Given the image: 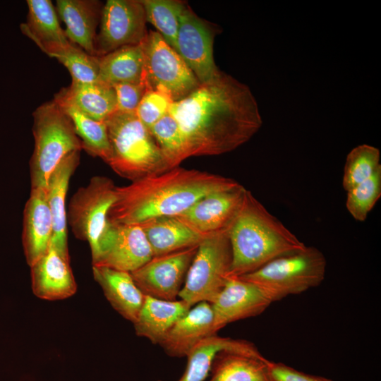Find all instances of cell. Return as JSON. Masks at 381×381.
<instances>
[{
	"mask_svg": "<svg viewBox=\"0 0 381 381\" xmlns=\"http://www.w3.org/2000/svg\"><path fill=\"white\" fill-rule=\"evenodd\" d=\"M272 303L271 299L254 284L238 277H229L211 304L214 330L217 332L229 323L259 315Z\"/></svg>",
	"mask_w": 381,
	"mask_h": 381,
	"instance_id": "obj_15",
	"label": "cell"
},
{
	"mask_svg": "<svg viewBox=\"0 0 381 381\" xmlns=\"http://www.w3.org/2000/svg\"><path fill=\"white\" fill-rule=\"evenodd\" d=\"M171 102L167 96L161 92L147 90L135 113L140 122L149 130L168 113Z\"/></svg>",
	"mask_w": 381,
	"mask_h": 381,
	"instance_id": "obj_35",
	"label": "cell"
},
{
	"mask_svg": "<svg viewBox=\"0 0 381 381\" xmlns=\"http://www.w3.org/2000/svg\"><path fill=\"white\" fill-rule=\"evenodd\" d=\"M270 362L262 355L223 350L212 361L208 381H271Z\"/></svg>",
	"mask_w": 381,
	"mask_h": 381,
	"instance_id": "obj_25",
	"label": "cell"
},
{
	"mask_svg": "<svg viewBox=\"0 0 381 381\" xmlns=\"http://www.w3.org/2000/svg\"><path fill=\"white\" fill-rule=\"evenodd\" d=\"M116 97V111L135 112L147 91L143 82L119 83L112 86Z\"/></svg>",
	"mask_w": 381,
	"mask_h": 381,
	"instance_id": "obj_36",
	"label": "cell"
},
{
	"mask_svg": "<svg viewBox=\"0 0 381 381\" xmlns=\"http://www.w3.org/2000/svg\"><path fill=\"white\" fill-rule=\"evenodd\" d=\"M104 122L110 148L107 164L118 175L134 181L170 169L135 112L116 111Z\"/></svg>",
	"mask_w": 381,
	"mask_h": 381,
	"instance_id": "obj_4",
	"label": "cell"
},
{
	"mask_svg": "<svg viewBox=\"0 0 381 381\" xmlns=\"http://www.w3.org/2000/svg\"><path fill=\"white\" fill-rule=\"evenodd\" d=\"M169 169L188 157L183 135L176 119L167 113L149 129Z\"/></svg>",
	"mask_w": 381,
	"mask_h": 381,
	"instance_id": "obj_30",
	"label": "cell"
},
{
	"mask_svg": "<svg viewBox=\"0 0 381 381\" xmlns=\"http://www.w3.org/2000/svg\"><path fill=\"white\" fill-rule=\"evenodd\" d=\"M378 148L363 144L353 148L347 155L342 179L346 191L369 179L381 167Z\"/></svg>",
	"mask_w": 381,
	"mask_h": 381,
	"instance_id": "obj_32",
	"label": "cell"
},
{
	"mask_svg": "<svg viewBox=\"0 0 381 381\" xmlns=\"http://www.w3.org/2000/svg\"><path fill=\"white\" fill-rule=\"evenodd\" d=\"M198 246L152 257L130 272L135 284L145 296L176 300Z\"/></svg>",
	"mask_w": 381,
	"mask_h": 381,
	"instance_id": "obj_11",
	"label": "cell"
},
{
	"mask_svg": "<svg viewBox=\"0 0 381 381\" xmlns=\"http://www.w3.org/2000/svg\"><path fill=\"white\" fill-rule=\"evenodd\" d=\"M223 350L262 355L255 345L249 341L214 334L204 339L190 350L186 356V368L177 381H204L210 373L214 356Z\"/></svg>",
	"mask_w": 381,
	"mask_h": 381,
	"instance_id": "obj_27",
	"label": "cell"
},
{
	"mask_svg": "<svg viewBox=\"0 0 381 381\" xmlns=\"http://www.w3.org/2000/svg\"><path fill=\"white\" fill-rule=\"evenodd\" d=\"M190 308L181 299L167 301L145 296L133 322L135 333L154 344H159L174 324Z\"/></svg>",
	"mask_w": 381,
	"mask_h": 381,
	"instance_id": "obj_24",
	"label": "cell"
},
{
	"mask_svg": "<svg viewBox=\"0 0 381 381\" xmlns=\"http://www.w3.org/2000/svg\"><path fill=\"white\" fill-rule=\"evenodd\" d=\"M143 65L142 42L120 47L99 56L98 81L110 86L143 82Z\"/></svg>",
	"mask_w": 381,
	"mask_h": 381,
	"instance_id": "obj_28",
	"label": "cell"
},
{
	"mask_svg": "<svg viewBox=\"0 0 381 381\" xmlns=\"http://www.w3.org/2000/svg\"><path fill=\"white\" fill-rule=\"evenodd\" d=\"M236 183L219 174L176 167L116 186L108 220L113 224H139L155 217L176 216L207 194Z\"/></svg>",
	"mask_w": 381,
	"mask_h": 381,
	"instance_id": "obj_2",
	"label": "cell"
},
{
	"mask_svg": "<svg viewBox=\"0 0 381 381\" xmlns=\"http://www.w3.org/2000/svg\"><path fill=\"white\" fill-rule=\"evenodd\" d=\"M30 268L32 289L37 297L53 301L75 293L77 286L70 260L64 257L51 241L47 252Z\"/></svg>",
	"mask_w": 381,
	"mask_h": 381,
	"instance_id": "obj_16",
	"label": "cell"
},
{
	"mask_svg": "<svg viewBox=\"0 0 381 381\" xmlns=\"http://www.w3.org/2000/svg\"><path fill=\"white\" fill-rule=\"evenodd\" d=\"M80 151L67 155L49 178L47 198L52 219L51 243L65 258H69L67 243V214L66 198L71 175L79 164Z\"/></svg>",
	"mask_w": 381,
	"mask_h": 381,
	"instance_id": "obj_19",
	"label": "cell"
},
{
	"mask_svg": "<svg viewBox=\"0 0 381 381\" xmlns=\"http://www.w3.org/2000/svg\"><path fill=\"white\" fill-rule=\"evenodd\" d=\"M92 273L114 310L133 323L145 296L135 284L131 273L95 265H92Z\"/></svg>",
	"mask_w": 381,
	"mask_h": 381,
	"instance_id": "obj_21",
	"label": "cell"
},
{
	"mask_svg": "<svg viewBox=\"0 0 381 381\" xmlns=\"http://www.w3.org/2000/svg\"><path fill=\"white\" fill-rule=\"evenodd\" d=\"M56 95L97 121H105L116 111L114 87L99 81L80 83L72 80L69 86L62 88Z\"/></svg>",
	"mask_w": 381,
	"mask_h": 381,
	"instance_id": "obj_26",
	"label": "cell"
},
{
	"mask_svg": "<svg viewBox=\"0 0 381 381\" xmlns=\"http://www.w3.org/2000/svg\"><path fill=\"white\" fill-rule=\"evenodd\" d=\"M116 186L111 179L96 176L78 188L68 205L67 223L75 237L88 242L92 262L111 229L108 212L116 199Z\"/></svg>",
	"mask_w": 381,
	"mask_h": 381,
	"instance_id": "obj_8",
	"label": "cell"
},
{
	"mask_svg": "<svg viewBox=\"0 0 381 381\" xmlns=\"http://www.w3.org/2000/svg\"><path fill=\"white\" fill-rule=\"evenodd\" d=\"M217 334L211 303H197L181 317L160 342L165 353L171 357L186 356L200 341Z\"/></svg>",
	"mask_w": 381,
	"mask_h": 381,
	"instance_id": "obj_17",
	"label": "cell"
},
{
	"mask_svg": "<svg viewBox=\"0 0 381 381\" xmlns=\"http://www.w3.org/2000/svg\"><path fill=\"white\" fill-rule=\"evenodd\" d=\"M111 224L109 236L92 265L131 272L153 257L149 242L139 225Z\"/></svg>",
	"mask_w": 381,
	"mask_h": 381,
	"instance_id": "obj_14",
	"label": "cell"
},
{
	"mask_svg": "<svg viewBox=\"0 0 381 381\" xmlns=\"http://www.w3.org/2000/svg\"><path fill=\"white\" fill-rule=\"evenodd\" d=\"M346 192L348 212L356 221H365L381 196V167L369 179Z\"/></svg>",
	"mask_w": 381,
	"mask_h": 381,
	"instance_id": "obj_34",
	"label": "cell"
},
{
	"mask_svg": "<svg viewBox=\"0 0 381 381\" xmlns=\"http://www.w3.org/2000/svg\"><path fill=\"white\" fill-rule=\"evenodd\" d=\"M146 22L141 0H108L102 8L99 32L95 40L96 56L141 43L147 32Z\"/></svg>",
	"mask_w": 381,
	"mask_h": 381,
	"instance_id": "obj_10",
	"label": "cell"
},
{
	"mask_svg": "<svg viewBox=\"0 0 381 381\" xmlns=\"http://www.w3.org/2000/svg\"><path fill=\"white\" fill-rule=\"evenodd\" d=\"M214 30L186 4L179 20L175 50L196 76L206 83L220 71L213 56Z\"/></svg>",
	"mask_w": 381,
	"mask_h": 381,
	"instance_id": "obj_12",
	"label": "cell"
},
{
	"mask_svg": "<svg viewBox=\"0 0 381 381\" xmlns=\"http://www.w3.org/2000/svg\"><path fill=\"white\" fill-rule=\"evenodd\" d=\"M53 100L71 119L75 133L82 142L83 149L107 163L110 148L105 122L97 121L87 116L57 95H54Z\"/></svg>",
	"mask_w": 381,
	"mask_h": 381,
	"instance_id": "obj_29",
	"label": "cell"
},
{
	"mask_svg": "<svg viewBox=\"0 0 381 381\" xmlns=\"http://www.w3.org/2000/svg\"><path fill=\"white\" fill-rule=\"evenodd\" d=\"M326 267L324 254L315 247L306 246L238 277L256 285L273 303L318 286L325 279Z\"/></svg>",
	"mask_w": 381,
	"mask_h": 381,
	"instance_id": "obj_6",
	"label": "cell"
},
{
	"mask_svg": "<svg viewBox=\"0 0 381 381\" xmlns=\"http://www.w3.org/2000/svg\"><path fill=\"white\" fill-rule=\"evenodd\" d=\"M271 381H333L329 378L306 374L282 363H269Z\"/></svg>",
	"mask_w": 381,
	"mask_h": 381,
	"instance_id": "obj_37",
	"label": "cell"
},
{
	"mask_svg": "<svg viewBox=\"0 0 381 381\" xmlns=\"http://www.w3.org/2000/svg\"><path fill=\"white\" fill-rule=\"evenodd\" d=\"M228 232L232 250L229 277L251 273L306 247L248 190Z\"/></svg>",
	"mask_w": 381,
	"mask_h": 381,
	"instance_id": "obj_3",
	"label": "cell"
},
{
	"mask_svg": "<svg viewBox=\"0 0 381 381\" xmlns=\"http://www.w3.org/2000/svg\"><path fill=\"white\" fill-rule=\"evenodd\" d=\"M168 113L180 127L188 157L231 152L248 141L262 123L250 88L222 71L172 102Z\"/></svg>",
	"mask_w": 381,
	"mask_h": 381,
	"instance_id": "obj_1",
	"label": "cell"
},
{
	"mask_svg": "<svg viewBox=\"0 0 381 381\" xmlns=\"http://www.w3.org/2000/svg\"><path fill=\"white\" fill-rule=\"evenodd\" d=\"M52 232L46 188H31L23 211L22 234L24 253L30 267L47 252Z\"/></svg>",
	"mask_w": 381,
	"mask_h": 381,
	"instance_id": "obj_18",
	"label": "cell"
},
{
	"mask_svg": "<svg viewBox=\"0 0 381 381\" xmlns=\"http://www.w3.org/2000/svg\"><path fill=\"white\" fill-rule=\"evenodd\" d=\"M246 191L237 182L200 198L176 217L203 237L228 229L242 206Z\"/></svg>",
	"mask_w": 381,
	"mask_h": 381,
	"instance_id": "obj_13",
	"label": "cell"
},
{
	"mask_svg": "<svg viewBox=\"0 0 381 381\" xmlns=\"http://www.w3.org/2000/svg\"><path fill=\"white\" fill-rule=\"evenodd\" d=\"M32 116L35 147L30 162L31 188H46L60 162L70 152L80 151L83 145L71 119L54 100L39 106Z\"/></svg>",
	"mask_w": 381,
	"mask_h": 381,
	"instance_id": "obj_5",
	"label": "cell"
},
{
	"mask_svg": "<svg viewBox=\"0 0 381 381\" xmlns=\"http://www.w3.org/2000/svg\"><path fill=\"white\" fill-rule=\"evenodd\" d=\"M232 262L228 229L205 236L199 243L179 297L190 306L214 303L225 286Z\"/></svg>",
	"mask_w": 381,
	"mask_h": 381,
	"instance_id": "obj_7",
	"label": "cell"
},
{
	"mask_svg": "<svg viewBox=\"0 0 381 381\" xmlns=\"http://www.w3.org/2000/svg\"><path fill=\"white\" fill-rule=\"evenodd\" d=\"M138 225L146 236L153 257L198 246L204 238L176 216L155 217Z\"/></svg>",
	"mask_w": 381,
	"mask_h": 381,
	"instance_id": "obj_23",
	"label": "cell"
},
{
	"mask_svg": "<svg viewBox=\"0 0 381 381\" xmlns=\"http://www.w3.org/2000/svg\"><path fill=\"white\" fill-rule=\"evenodd\" d=\"M48 56L56 59L69 71L72 80L80 83L98 81L99 56L87 54L72 42Z\"/></svg>",
	"mask_w": 381,
	"mask_h": 381,
	"instance_id": "obj_33",
	"label": "cell"
},
{
	"mask_svg": "<svg viewBox=\"0 0 381 381\" xmlns=\"http://www.w3.org/2000/svg\"><path fill=\"white\" fill-rule=\"evenodd\" d=\"M102 8L101 2L95 0L56 1V10L66 25L68 40L95 56L96 28Z\"/></svg>",
	"mask_w": 381,
	"mask_h": 381,
	"instance_id": "obj_20",
	"label": "cell"
},
{
	"mask_svg": "<svg viewBox=\"0 0 381 381\" xmlns=\"http://www.w3.org/2000/svg\"><path fill=\"white\" fill-rule=\"evenodd\" d=\"M141 2L147 22L153 25L164 40L175 49L180 16L186 4L174 0H141Z\"/></svg>",
	"mask_w": 381,
	"mask_h": 381,
	"instance_id": "obj_31",
	"label": "cell"
},
{
	"mask_svg": "<svg viewBox=\"0 0 381 381\" xmlns=\"http://www.w3.org/2000/svg\"><path fill=\"white\" fill-rule=\"evenodd\" d=\"M26 2L27 22L20 25V30L42 52L48 55L71 43L59 24L56 10L50 0H28Z\"/></svg>",
	"mask_w": 381,
	"mask_h": 381,
	"instance_id": "obj_22",
	"label": "cell"
},
{
	"mask_svg": "<svg viewBox=\"0 0 381 381\" xmlns=\"http://www.w3.org/2000/svg\"><path fill=\"white\" fill-rule=\"evenodd\" d=\"M143 82L147 90L161 92L172 102L186 97L200 83L186 62L157 31H149L142 42Z\"/></svg>",
	"mask_w": 381,
	"mask_h": 381,
	"instance_id": "obj_9",
	"label": "cell"
}]
</instances>
